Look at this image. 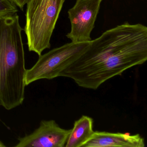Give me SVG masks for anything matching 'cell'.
I'll list each match as a JSON object with an SVG mask.
<instances>
[{"label": "cell", "mask_w": 147, "mask_h": 147, "mask_svg": "<svg viewBox=\"0 0 147 147\" xmlns=\"http://www.w3.org/2000/svg\"><path fill=\"white\" fill-rule=\"evenodd\" d=\"M18 9L12 0H0V18L17 13Z\"/></svg>", "instance_id": "9"}, {"label": "cell", "mask_w": 147, "mask_h": 147, "mask_svg": "<svg viewBox=\"0 0 147 147\" xmlns=\"http://www.w3.org/2000/svg\"><path fill=\"white\" fill-rule=\"evenodd\" d=\"M94 131L92 119L83 115L74 123L65 147H82L91 138Z\"/></svg>", "instance_id": "8"}, {"label": "cell", "mask_w": 147, "mask_h": 147, "mask_svg": "<svg viewBox=\"0 0 147 147\" xmlns=\"http://www.w3.org/2000/svg\"><path fill=\"white\" fill-rule=\"evenodd\" d=\"M61 128L55 120H43L37 129L19 138L16 147H64L71 131Z\"/></svg>", "instance_id": "6"}, {"label": "cell", "mask_w": 147, "mask_h": 147, "mask_svg": "<svg viewBox=\"0 0 147 147\" xmlns=\"http://www.w3.org/2000/svg\"><path fill=\"white\" fill-rule=\"evenodd\" d=\"M147 60V26L126 22L92 40L87 49L60 77L72 79L83 88L96 90L108 80Z\"/></svg>", "instance_id": "1"}, {"label": "cell", "mask_w": 147, "mask_h": 147, "mask_svg": "<svg viewBox=\"0 0 147 147\" xmlns=\"http://www.w3.org/2000/svg\"><path fill=\"white\" fill-rule=\"evenodd\" d=\"M103 0H76L68 11L71 31L66 36L75 43L92 41L91 34Z\"/></svg>", "instance_id": "5"}, {"label": "cell", "mask_w": 147, "mask_h": 147, "mask_svg": "<svg viewBox=\"0 0 147 147\" xmlns=\"http://www.w3.org/2000/svg\"><path fill=\"white\" fill-rule=\"evenodd\" d=\"M23 30L17 13L0 18V106L7 110L19 106L25 98Z\"/></svg>", "instance_id": "2"}, {"label": "cell", "mask_w": 147, "mask_h": 147, "mask_svg": "<svg viewBox=\"0 0 147 147\" xmlns=\"http://www.w3.org/2000/svg\"><path fill=\"white\" fill-rule=\"evenodd\" d=\"M91 41L71 42L55 48L39 56L37 61L26 69V86L40 80H52L60 77L61 73L78 59L90 46Z\"/></svg>", "instance_id": "4"}, {"label": "cell", "mask_w": 147, "mask_h": 147, "mask_svg": "<svg viewBox=\"0 0 147 147\" xmlns=\"http://www.w3.org/2000/svg\"><path fill=\"white\" fill-rule=\"evenodd\" d=\"M65 0H30L24 31L29 51L38 56L51 48V39Z\"/></svg>", "instance_id": "3"}, {"label": "cell", "mask_w": 147, "mask_h": 147, "mask_svg": "<svg viewBox=\"0 0 147 147\" xmlns=\"http://www.w3.org/2000/svg\"><path fill=\"white\" fill-rule=\"evenodd\" d=\"M144 139L139 134L94 131L82 147H144Z\"/></svg>", "instance_id": "7"}, {"label": "cell", "mask_w": 147, "mask_h": 147, "mask_svg": "<svg viewBox=\"0 0 147 147\" xmlns=\"http://www.w3.org/2000/svg\"><path fill=\"white\" fill-rule=\"evenodd\" d=\"M6 147L4 143L0 141V147Z\"/></svg>", "instance_id": "11"}, {"label": "cell", "mask_w": 147, "mask_h": 147, "mask_svg": "<svg viewBox=\"0 0 147 147\" xmlns=\"http://www.w3.org/2000/svg\"><path fill=\"white\" fill-rule=\"evenodd\" d=\"M12 1L17 7L22 11L24 10V6L30 1V0H12Z\"/></svg>", "instance_id": "10"}]
</instances>
